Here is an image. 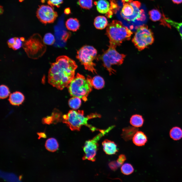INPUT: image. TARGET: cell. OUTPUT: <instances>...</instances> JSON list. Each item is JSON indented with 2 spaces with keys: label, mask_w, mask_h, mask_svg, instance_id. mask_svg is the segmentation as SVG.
Instances as JSON below:
<instances>
[{
  "label": "cell",
  "mask_w": 182,
  "mask_h": 182,
  "mask_svg": "<svg viewBox=\"0 0 182 182\" xmlns=\"http://www.w3.org/2000/svg\"><path fill=\"white\" fill-rule=\"evenodd\" d=\"M48 82L57 89L62 90L69 85L74 77L77 66L75 62L67 56H59L56 62L51 63Z\"/></svg>",
  "instance_id": "cell-1"
},
{
  "label": "cell",
  "mask_w": 182,
  "mask_h": 182,
  "mask_svg": "<svg viewBox=\"0 0 182 182\" xmlns=\"http://www.w3.org/2000/svg\"><path fill=\"white\" fill-rule=\"evenodd\" d=\"M133 34L131 30L120 21L113 20L108 24L106 34L109 39V45L116 47L123 41L130 39Z\"/></svg>",
  "instance_id": "cell-2"
},
{
  "label": "cell",
  "mask_w": 182,
  "mask_h": 182,
  "mask_svg": "<svg viewBox=\"0 0 182 182\" xmlns=\"http://www.w3.org/2000/svg\"><path fill=\"white\" fill-rule=\"evenodd\" d=\"M92 78L89 76L85 78L78 73L67 86L71 96L86 101L88 94L92 90Z\"/></svg>",
  "instance_id": "cell-3"
},
{
  "label": "cell",
  "mask_w": 182,
  "mask_h": 182,
  "mask_svg": "<svg viewBox=\"0 0 182 182\" xmlns=\"http://www.w3.org/2000/svg\"><path fill=\"white\" fill-rule=\"evenodd\" d=\"M100 117L99 115L97 113H92L85 116L83 110H72L63 116L62 122L73 131H79L81 126L84 125L89 128L92 131H94L97 129L89 125L88 121L91 119Z\"/></svg>",
  "instance_id": "cell-4"
},
{
  "label": "cell",
  "mask_w": 182,
  "mask_h": 182,
  "mask_svg": "<svg viewBox=\"0 0 182 182\" xmlns=\"http://www.w3.org/2000/svg\"><path fill=\"white\" fill-rule=\"evenodd\" d=\"M41 36L35 34L22 44V47L28 56L37 59L42 56L45 52L46 47Z\"/></svg>",
  "instance_id": "cell-5"
},
{
  "label": "cell",
  "mask_w": 182,
  "mask_h": 182,
  "mask_svg": "<svg viewBox=\"0 0 182 182\" xmlns=\"http://www.w3.org/2000/svg\"><path fill=\"white\" fill-rule=\"evenodd\" d=\"M116 47L109 45L108 49L100 57L102 61L104 66L111 75L115 74L116 71L112 67L113 65H120L123 62L126 55L119 53Z\"/></svg>",
  "instance_id": "cell-6"
},
{
  "label": "cell",
  "mask_w": 182,
  "mask_h": 182,
  "mask_svg": "<svg viewBox=\"0 0 182 182\" xmlns=\"http://www.w3.org/2000/svg\"><path fill=\"white\" fill-rule=\"evenodd\" d=\"M97 54V51L94 47L86 45L78 51L76 57L86 70L93 74L96 73V64L93 61L96 57Z\"/></svg>",
  "instance_id": "cell-7"
},
{
  "label": "cell",
  "mask_w": 182,
  "mask_h": 182,
  "mask_svg": "<svg viewBox=\"0 0 182 182\" xmlns=\"http://www.w3.org/2000/svg\"><path fill=\"white\" fill-rule=\"evenodd\" d=\"M132 39L135 47L139 51H142L151 44L153 42V34L146 25L138 27Z\"/></svg>",
  "instance_id": "cell-8"
},
{
  "label": "cell",
  "mask_w": 182,
  "mask_h": 182,
  "mask_svg": "<svg viewBox=\"0 0 182 182\" xmlns=\"http://www.w3.org/2000/svg\"><path fill=\"white\" fill-rule=\"evenodd\" d=\"M110 128L106 130H99L100 133L92 139L86 141L83 147L85 154L83 157V160L86 159L94 162L98 146V142L101 138L108 132Z\"/></svg>",
  "instance_id": "cell-9"
},
{
  "label": "cell",
  "mask_w": 182,
  "mask_h": 182,
  "mask_svg": "<svg viewBox=\"0 0 182 182\" xmlns=\"http://www.w3.org/2000/svg\"><path fill=\"white\" fill-rule=\"evenodd\" d=\"M36 16L40 21L46 24L53 22L58 16V14L51 6L42 5L38 9Z\"/></svg>",
  "instance_id": "cell-10"
},
{
  "label": "cell",
  "mask_w": 182,
  "mask_h": 182,
  "mask_svg": "<svg viewBox=\"0 0 182 182\" xmlns=\"http://www.w3.org/2000/svg\"><path fill=\"white\" fill-rule=\"evenodd\" d=\"M133 6L134 11L133 15L130 16H123L122 17L125 20L128 21H134L135 20H144L146 19L144 10L140 9L141 3L138 1L130 2Z\"/></svg>",
  "instance_id": "cell-11"
},
{
  "label": "cell",
  "mask_w": 182,
  "mask_h": 182,
  "mask_svg": "<svg viewBox=\"0 0 182 182\" xmlns=\"http://www.w3.org/2000/svg\"><path fill=\"white\" fill-rule=\"evenodd\" d=\"M96 5L97 9L99 13L106 14L107 16L110 17L112 14L111 7L109 2L106 0H99L95 2Z\"/></svg>",
  "instance_id": "cell-12"
},
{
  "label": "cell",
  "mask_w": 182,
  "mask_h": 182,
  "mask_svg": "<svg viewBox=\"0 0 182 182\" xmlns=\"http://www.w3.org/2000/svg\"><path fill=\"white\" fill-rule=\"evenodd\" d=\"M25 99V96L21 93L16 91L10 95L8 100L12 105L18 106L22 104Z\"/></svg>",
  "instance_id": "cell-13"
},
{
  "label": "cell",
  "mask_w": 182,
  "mask_h": 182,
  "mask_svg": "<svg viewBox=\"0 0 182 182\" xmlns=\"http://www.w3.org/2000/svg\"><path fill=\"white\" fill-rule=\"evenodd\" d=\"M102 144L103 150L107 154H114L118 152L117 145L113 141L105 140L103 142Z\"/></svg>",
  "instance_id": "cell-14"
},
{
  "label": "cell",
  "mask_w": 182,
  "mask_h": 182,
  "mask_svg": "<svg viewBox=\"0 0 182 182\" xmlns=\"http://www.w3.org/2000/svg\"><path fill=\"white\" fill-rule=\"evenodd\" d=\"M138 130V127H135L129 126L124 128L122 129L121 137L126 141L130 140L132 139Z\"/></svg>",
  "instance_id": "cell-15"
},
{
  "label": "cell",
  "mask_w": 182,
  "mask_h": 182,
  "mask_svg": "<svg viewBox=\"0 0 182 182\" xmlns=\"http://www.w3.org/2000/svg\"><path fill=\"white\" fill-rule=\"evenodd\" d=\"M147 137L141 131H138L132 138L133 143L136 145L142 146L145 145L147 141Z\"/></svg>",
  "instance_id": "cell-16"
},
{
  "label": "cell",
  "mask_w": 182,
  "mask_h": 182,
  "mask_svg": "<svg viewBox=\"0 0 182 182\" xmlns=\"http://www.w3.org/2000/svg\"><path fill=\"white\" fill-rule=\"evenodd\" d=\"M94 24L96 29L102 30L104 29L107 26L108 22L105 17L99 16L96 17L95 19Z\"/></svg>",
  "instance_id": "cell-17"
},
{
  "label": "cell",
  "mask_w": 182,
  "mask_h": 182,
  "mask_svg": "<svg viewBox=\"0 0 182 182\" xmlns=\"http://www.w3.org/2000/svg\"><path fill=\"white\" fill-rule=\"evenodd\" d=\"M45 146L46 149L48 151L51 152H54L58 149L59 145L56 139L54 138H50L46 141Z\"/></svg>",
  "instance_id": "cell-18"
},
{
  "label": "cell",
  "mask_w": 182,
  "mask_h": 182,
  "mask_svg": "<svg viewBox=\"0 0 182 182\" xmlns=\"http://www.w3.org/2000/svg\"><path fill=\"white\" fill-rule=\"evenodd\" d=\"M65 25L68 30L74 32L78 30L80 26L79 20L77 18H73L68 19L66 22Z\"/></svg>",
  "instance_id": "cell-19"
},
{
  "label": "cell",
  "mask_w": 182,
  "mask_h": 182,
  "mask_svg": "<svg viewBox=\"0 0 182 182\" xmlns=\"http://www.w3.org/2000/svg\"><path fill=\"white\" fill-rule=\"evenodd\" d=\"M134 11V8L130 2L123 3L121 14L122 17L130 16L133 15Z\"/></svg>",
  "instance_id": "cell-20"
},
{
  "label": "cell",
  "mask_w": 182,
  "mask_h": 182,
  "mask_svg": "<svg viewBox=\"0 0 182 182\" xmlns=\"http://www.w3.org/2000/svg\"><path fill=\"white\" fill-rule=\"evenodd\" d=\"M91 82L93 86L95 88L100 89L103 88L105 84L103 79L99 76H96L92 78Z\"/></svg>",
  "instance_id": "cell-21"
},
{
  "label": "cell",
  "mask_w": 182,
  "mask_h": 182,
  "mask_svg": "<svg viewBox=\"0 0 182 182\" xmlns=\"http://www.w3.org/2000/svg\"><path fill=\"white\" fill-rule=\"evenodd\" d=\"M144 121V119L141 116L135 115H133L131 117L130 123L134 127H141L143 125Z\"/></svg>",
  "instance_id": "cell-22"
},
{
  "label": "cell",
  "mask_w": 182,
  "mask_h": 182,
  "mask_svg": "<svg viewBox=\"0 0 182 182\" xmlns=\"http://www.w3.org/2000/svg\"><path fill=\"white\" fill-rule=\"evenodd\" d=\"M170 135L171 138L173 140H179L182 138V130L179 127H174L171 130Z\"/></svg>",
  "instance_id": "cell-23"
},
{
  "label": "cell",
  "mask_w": 182,
  "mask_h": 182,
  "mask_svg": "<svg viewBox=\"0 0 182 182\" xmlns=\"http://www.w3.org/2000/svg\"><path fill=\"white\" fill-rule=\"evenodd\" d=\"M149 14L150 19L154 21H158L161 19L162 22L163 19V18H162L163 15L159 10L156 9H154L150 11L149 12Z\"/></svg>",
  "instance_id": "cell-24"
},
{
  "label": "cell",
  "mask_w": 182,
  "mask_h": 182,
  "mask_svg": "<svg viewBox=\"0 0 182 182\" xmlns=\"http://www.w3.org/2000/svg\"><path fill=\"white\" fill-rule=\"evenodd\" d=\"M80 98L74 97L70 99L69 101V106L73 109H77L81 106V101Z\"/></svg>",
  "instance_id": "cell-25"
},
{
  "label": "cell",
  "mask_w": 182,
  "mask_h": 182,
  "mask_svg": "<svg viewBox=\"0 0 182 182\" xmlns=\"http://www.w3.org/2000/svg\"><path fill=\"white\" fill-rule=\"evenodd\" d=\"M134 170V168L132 165L128 163L124 164L121 168L122 172L125 175H129L131 174L133 172Z\"/></svg>",
  "instance_id": "cell-26"
},
{
  "label": "cell",
  "mask_w": 182,
  "mask_h": 182,
  "mask_svg": "<svg viewBox=\"0 0 182 182\" xmlns=\"http://www.w3.org/2000/svg\"><path fill=\"white\" fill-rule=\"evenodd\" d=\"M77 3L83 9H89L93 7V0H78Z\"/></svg>",
  "instance_id": "cell-27"
},
{
  "label": "cell",
  "mask_w": 182,
  "mask_h": 182,
  "mask_svg": "<svg viewBox=\"0 0 182 182\" xmlns=\"http://www.w3.org/2000/svg\"><path fill=\"white\" fill-rule=\"evenodd\" d=\"M43 41L45 44L52 45L54 44L55 41L54 36L51 33H47L44 35Z\"/></svg>",
  "instance_id": "cell-28"
},
{
  "label": "cell",
  "mask_w": 182,
  "mask_h": 182,
  "mask_svg": "<svg viewBox=\"0 0 182 182\" xmlns=\"http://www.w3.org/2000/svg\"><path fill=\"white\" fill-rule=\"evenodd\" d=\"M10 94L8 87L4 85H2L0 87V98L3 99L7 98Z\"/></svg>",
  "instance_id": "cell-29"
},
{
  "label": "cell",
  "mask_w": 182,
  "mask_h": 182,
  "mask_svg": "<svg viewBox=\"0 0 182 182\" xmlns=\"http://www.w3.org/2000/svg\"><path fill=\"white\" fill-rule=\"evenodd\" d=\"M63 0H47L48 4L52 7H54L58 8L63 3Z\"/></svg>",
  "instance_id": "cell-30"
},
{
  "label": "cell",
  "mask_w": 182,
  "mask_h": 182,
  "mask_svg": "<svg viewBox=\"0 0 182 182\" xmlns=\"http://www.w3.org/2000/svg\"><path fill=\"white\" fill-rule=\"evenodd\" d=\"M22 41L20 38L15 37V42L12 47V49L16 50L20 49L22 46Z\"/></svg>",
  "instance_id": "cell-31"
},
{
  "label": "cell",
  "mask_w": 182,
  "mask_h": 182,
  "mask_svg": "<svg viewBox=\"0 0 182 182\" xmlns=\"http://www.w3.org/2000/svg\"><path fill=\"white\" fill-rule=\"evenodd\" d=\"M42 122L43 124H50L53 122L52 116H47L43 118L42 119Z\"/></svg>",
  "instance_id": "cell-32"
},
{
  "label": "cell",
  "mask_w": 182,
  "mask_h": 182,
  "mask_svg": "<svg viewBox=\"0 0 182 182\" xmlns=\"http://www.w3.org/2000/svg\"><path fill=\"white\" fill-rule=\"evenodd\" d=\"M126 160V156L124 154L120 155L118 159L117 162L119 167L121 166Z\"/></svg>",
  "instance_id": "cell-33"
},
{
  "label": "cell",
  "mask_w": 182,
  "mask_h": 182,
  "mask_svg": "<svg viewBox=\"0 0 182 182\" xmlns=\"http://www.w3.org/2000/svg\"><path fill=\"white\" fill-rule=\"evenodd\" d=\"M109 168L111 170L115 171L119 167L117 162L116 161H112L109 163L108 164Z\"/></svg>",
  "instance_id": "cell-34"
},
{
  "label": "cell",
  "mask_w": 182,
  "mask_h": 182,
  "mask_svg": "<svg viewBox=\"0 0 182 182\" xmlns=\"http://www.w3.org/2000/svg\"><path fill=\"white\" fill-rule=\"evenodd\" d=\"M15 37L11 38L8 40L7 43L9 48H12L15 42Z\"/></svg>",
  "instance_id": "cell-35"
},
{
  "label": "cell",
  "mask_w": 182,
  "mask_h": 182,
  "mask_svg": "<svg viewBox=\"0 0 182 182\" xmlns=\"http://www.w3.org/2000/svg\"><path fill=\"white\" fill-rule=\"evenodd\" d=\"M37 134L38 136V139H40L41 138H47V135L44 132H38Z\"/></svg>",
  "instance_id": "cell-36"
},
{
  "label": "cell",
  "mask_w": 182,
  "mask_h": 182,
  "mask_svg": "<svg viewBox=\"0 0 182 182\" xmlns=\"http://www.w3.org/2000/svg\"><path fill=\"white\" fill-rule=\"evenodd\" d=\"M64 13L66 14H69L71 13V10L69 8H66L64 10Z\"/></svg>",
  "instance_id": "cell-37"
},
{
  "label": "cell",
  "mask_w": 182,
  "mask_h": 182,
  "mask_svg": "<svg viewBox=\"0 0 182 182\" xmlns=\"http://www.w3.org/2000/svg\"><path fill=\"white\" fill-rule=\"evenodd\" d=\"M174 3L179 4L182 2V0H172Z\"/></svg>",
  "instance_id": "cell-38"
},
{
  "label": "cell",
  "mask_w": 182,
  "mask_h": 182,
  "mask_svg": "<svg viewBox=\"0 0 182 182\" xmlns=\"http://www.w3.org/2000/svg\"><path fill=\"white\" fill-rule=\"evenodd\" d=\"M123 3L130 2L132 1L133 0H121Z\"/></svg>",
  "instance_id": "cell-39"
},
{
  "label": "cell",
  "mask_w": 182,
  "mask_h": 182,
  "mask_svg": "<svg viewBox=\"0 0 182 182\" xmlns=\"http://www.w3.org/2000/svg\"><path fill=\"white\" fill-rule=\"evenodd\" d=\"M24 0H19V1L20 2H22Z\"/></svg>",
  "instance_id": "cell-40"
},
{
  "label": "cell",
  "mask_w": 182,
  "mask_h": 182,
  "mask_svg": "<svg viewBox=\"0 0 182 182\" xmlns=\"http://www.w3.org/2000/svg\"><path fill=\"white\" fill-rule=\"evenodd\" d=\"M21 176H20L19 177L20 179H21Z\"/></svg>",
  "instance_id": "cell-41"
}]
</instances>
